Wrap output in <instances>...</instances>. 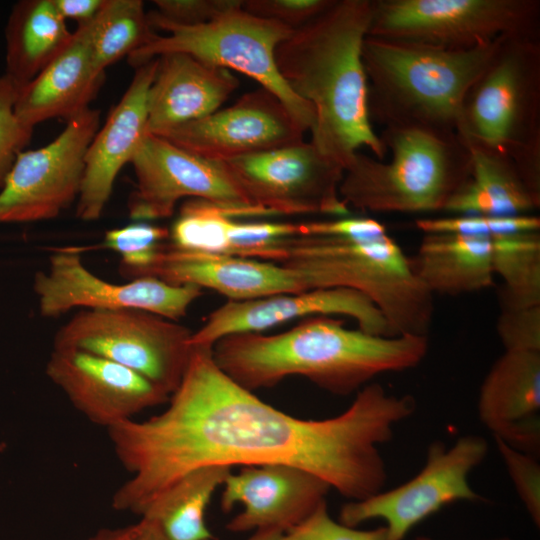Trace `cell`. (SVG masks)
Listing matches in <instances>:
<instances>
[{"instance_id":"obj_33","label":"cell","mask_w":540,"mask_h":540,"mask_svg":"<svg viewBox=\"0 0 540 540\" xmlns=\"http://www.w3.org/2000/svg\"><path fill=\"white\" fill-rule=\"evenodd\" d=\"M19 90L6 74L0 76V189L33 133V128L23 124L15 114Z\"/></svg>"},{"instance_id":"obj_7","label":"cell","mask_w":540,"mask_h":540,"mask_svg":"<svg viewBox=\"0 0 540 540\" xmlns=\"http://www.w3.org/2000/svg\"><path fill=\"white\" fill-rule=\"evenodd\" d=\"M457 134L512 158L540 193L539 37L503 41L466 95Z\"/></svg>"},{"instance_id":"obj_35","label":"cell","mask_w":540,"mask_h":540,"mask_svg":"<svg viewBox=\"0 0 540 540\" xmlns=\"http://www.w3.org/2000/svg\"><path fill=\"white\" fill-rule=\"evenodd\" d=\"M282 540H387V531L385 526L360 530L337 522L324 502L304 521L287 530Z\"/></svg>"},{"instance_id":"obj_25","label":"cell","mask_w":540,"mask_h":540,"mask_svg":"<svg viewBox=\"0 0 540 540\" xmlns=\"http://www.w3.org/2000/svg\"><path fill=\"white\" fill-rule=\"evenodd\" d=\"M464 142L470 153V174L443 211L455 215L513 216L539 208L540 195L531 188L512 158Z\"/></svg>"},{"instance_id":"obj_17","label":"cell","mask_w":540,"mask_h":540,"mask_svg":"<svg viewBox=\"0 0 540 540\" xmlns=\"http://www.w3.org/2000/svg\"><path fill=\"white\" fill-rule=\"evenodd\" d=\"M319 315L350 317L366 333L393 336L384 315L365 294L349 288H321L250 300H227L193 332L191 345L213 347L228 335L264 332L294 319Z\"/></svg>"},{"instance_id":"obj_13","label":"cell","mask_w":540,"mask_h":540,"mask_svg":"<svg viewBox=\"0 0 540 540\" xmlns=\"http://www.w3.org/2000/svg\"><path fill=\"white\" fill-rule=\"evenodd\" d=\"M100 114L98 109H84L69 118L49 144L17 156L0 189V224L53 219L77 201Z\"/></svg>"},{"instance_id":"obj_21","label":"cell","mask_w":540,"mask_h":540,"mask_svg":"<svg viewBox=\"0 0 540 540\" xmlns=\"http://www.w3.org/2000/svg\"><path fill=\"white\" fill-rule=\"evenodd\" d=\"M143 277H155L173 285L210 289L233 301L305 291L296 272L283 265L184 250L170 244H165Z\"/></svg>"},{"instance_id":"obj_9","label":"cell","mask_w":540,"mask_h":540,"mask_svg":"<svg viewBox=\"0 0 540 540\" xmlns=\"http://www.w3.org/2000/svg\"><path fill=\"white\" fill-rule=\"evenodd\" d=\"M538 0H373L368 35L451 50L539 37Z\"/></svg>"},{"instance_id":"obj_42","label":"cell","mask_w":540,"mask_h":540,"mask_svg":"<svg viewBox=\"0 0 540 540\" xmlns=\"http://www.w3.org/2000/svg\"><path fill=\"white\" fill-rule=\"evenodd\" d=\"M284 531L275 528L258 529L247 540H282Z\"/></svg>"},{"instance_id":"obj_4","label":"cell","mask_w":540,"mask_h":540,"mask_svg":"<svg viewBox=\"0 0 540 540\" xmlns=\"http://www.w3.org/2000/svg\"><path fill=\"white\" fill-rule=\"evenodd\" d=\"M506 39L451 50L367 36L362 61L370 119L384 128L457 133L467 93Z\"/></svg>"},{"instance_id":"obj_20","label":"cell","mask_w":540,"mask_h":540,"mask_svg":"<svg viewBox=\"0 0 540 540\" xmlns=\"http://www.w3.org/2000/svg\"><path fill=\"white\" fill-rule=\"evenodd\" d=\"M158 63L156 57L136 68L124 95L88 147L76 203V216L83 221H95L101 216L118 173L131 162L147 133L148 93Z\"/></svg>"},{"instance_id":"obj_5","label":"cell","mask_w":540,"mask_h":540,"mask_svg":"<svg viewBox=\"0 0 540 540\" xmlns=\"http://www.w3.org/2000/svg\"><path fill=\"white\" fill-rule=\"evenodd\" d=\"M271 262L295 271L305 290L349 288L365 294L384 315L393 336H428L434 295L387 233L361 238L293 236L277 245Z\"/></svg>"},{"instance_id":"obj_19","label":"cell","mask_w":540,"mask_h":540,"mask_svg":"<svg viewBox=\"0 0 540 540\" xmlns=\"http://www.w3.org/2000/svg\"><path fill=\"white\" fill-rule=\"evenodd\" d=\"M223 485L221 508L243 510L226 525L231 532L275 528L286 532L309 517L321 504L330 486L317 476L282 464L246 466L230 473Z\"/></svg>"},{"instance_id":"obj_15","label":"cell","mask_w":540,"mask_h":540,"mask_svg":"<svg viewBox=\"0 0 540 540\" xmlns=\"http://www.w3.org/2000/svg\"><path fill=\"white\" fill-rule=\"evenodd\" d=\"M80 253L77 248L59 249L50 255L47 270L35 274L33 289L43 317L56 318L74 308H131L178 321L203 294L199 287L155 277L107 282L88 270Z\"/></svg>"},{"instance_id":"obj_12","label":"cell","mask_w":540,"mask_h":540,"mask_svg":"<svg viewBox=\"0 0 540 540\" xmlns=\"http://www.w3.org/2000/svg\"><path fill=\"white\" fill-rule=\"evenodd\" d=\"M487 452V441L479 435L462 436L451 447L435 441L419 473L395 488L344 504L339 522L357 527L371 519H383L387 540H403L417 524L444 506L481 499L468 477Z\"/></svg>"},{"instance_id":"obj_39","label":"cell","mask_w":540,"mask_h":540,"mask_svg":"<svg viewBox=\"0 0 540 540\" xmlns=\"http://www.w3.org/2000/svg\"><path fill=\"white\" fill-rule=\"evenodd\" d=\"M299 236L361 238L387 233L386 227L370 217H336L332 220L299 223Z\"/></svg>"},{"instance_id":"obj_10","label":"cell","mask_w":540,"mask_h":540,"mask_svg":"<svg viewBox=\"0 0 540 540\" xmlns=\"http://www.w3.org/2000/svg\"><path fill=\"white\" fill-rule=\"evenodd\" d=\"M192 334L177 321L140 309H83L57 330L53 348L112 360L171 396L188 368Z\"/></svg>"},{"instance_id":"obj_23","label":"cell","mask_w":540,"mask_h":540,"mask_svg":"<svg viewBox=\"0 0 540 540\" xmlns=\"http://www.w3.org/2000/svg\"><path fill=\"white\" fill-rule=\"evenodd\" d=\"M158 60L148 93L147 132L154 135L214 113L239 86L230 70L186 53Z\"/></svg>"},{"instance_id":"obj_18","label":"cell","mask_w":540,"mask_h":540,"mask_svg":"<svg viewBox=\"0 0 540 540\" xmlns=\"http://www.w3.org/2000/svg\"><path fill=\"white\" fill-rule=\"evenodd\" d=\"M45 374L75 409L107 429L170 398L136 371L75 349L53 348Z\"/></svg>"},{"instance_id":"obj_22","label":"cell","mask_w":540,"mask_h":540,"mask_svg":"<svg viewBox=\"0 0 540 540\" xmlns=\"http://www.w3.org/2000/svg\"><path fill=\"white\" fill-rule=\"evenodd\" d=\"M478 414L494 437L538 457L540 352L505 351L481 384Z\"/></svg>"},{"instance_id":"obj_14","label":"cell","mask_w":540,"mask_h":540,"mask_svg":"<svg viewBox=\"0 0 540 540\" xmlns=\"http://www.w3.org/2000/svg\"><path fill=\"white\" fill-rule=\"evenodd\" d=\"M263 215L328 214L347 216L340 197L344 169L311 142L224 161Z\"/></svg>"},{"instance_id":"obj_2","label":"cell","mask_w":540,"mask_h":540,"mask_svg":"<svg viewBox=\"0 0 540 540\" xmlns=\"http://www.w3.org/2000/svg\"><path fill=\"white\" fill-rule=\"evenodd\" d=\"M373 0H333L276 49L278 72L315 113L311 143L343 169L362 147L381 160L387 149L374 132L362 47Z\"/></svg>"},{"instance_id":"obj_40","label":"cell","mask_w":540,"mask_h":540,"mask_svg":"<svg viewBox=\"0 0 540 540\" xmlns=\"http://www.w3.org/2000/svg\"><path fill=\"white\" fill-rule=\"evenodd\" d=\"M86 540H168L159 526L152 520L141 517L134 524L105 528Z\"/></svg>"},{"instance_id":"obj_26","label":"cell","mask_w":540,"mask_h":540,"mask_svg":"<svg viewBox=\"0 0 540 540\" xmlns=\"http://www.w3.org/2000/svg\"><path fill=\"white\" fill-rule=\"evenodd\" d=\"M411 268L432 294L456 296L493 284L492 240L450 233L423 234Z\"/></svg>"},{"instance_id":"obj_11","label":"cell","mask_w":540,"mask_h":540,"mask_svg":"<svg viewBox=\"0 0 540 540\" xmlns=\"http://www.w3.org/2000/svg\"><path fill=\"white\" fill-rule=\"evenodd\" d=\"M130 163L136 186L128 213L135 221L169 218L184 198L208 201L236 219L261 216L224 161L193 154L147 132Z\"/></svg>"},{"instance_id":"obj_29","label":"cell","mask_w":540,"mask_h":540,"mask_svg":"<svg viewBox=\"0 0 540 540\" xmlns=\"http://www.w3.org/2000/svg\"><path fill=\"white\" fill-rule=\"evenodd\" d=\"M158 34L151 26L141 0H105L91 20L90 45L95 70L105 69L140 49Z\"/></svg>"},{"instance_id":"obj_3","label":"cell","mask_w":540,"mask_h":540,"mask_svg":"<svg viewBox=\"0 0 540 540\" xmlns=\"http://www.w3.org/2000/svg\"><path fill=\"white\" fill-rule=\"evenodd\" d=\"M336 316H312L278 334L228 335L212 347L216 364L235 382L254 391L290 376L348 395L375 376L419 365L428 336H379L345 327Z\"/></svg>"},{"instance_id":"obj_30","label":"cell","mask_w":540,"mask_h":540,"mask_svg":"<svg viewBox=\"0 0 540 540\" xmlns=\"http://www.w3.org/2000/svg\"><path fill=\"white\" fill-rule=\"evenodd\" d=\"M491 240L494 275L503 281L499 288L501 309L540 306V231Z\"/></svg>"},{"instance_id":"obj_37","label":"cell","mask_w":540,"mask_h":540,"mask_svg":"<svg viewBox=\"0 0 540 540\" xmlns=\"http://www.w3.org/2000/svg\"><path fill=\"white\" fill-rule=\"evenodd\" d=\"M333 0H243L242 8L259 18L297 30L320 15Z\"/></svg>"},{"instance_id":"obj_6","label":"cell","mask_w":540,"mask_h":540,"mask_svg":"<svg viewBox=\"0 0 540 540\" xmlns=\"http://www.w3.org/2000/svg\"><path fill=\"white\" fill-rule=\"evenodd\" d=\"M379 137L391 150L389 162L357 152L344 169L339 193L349 209L378 213L444 210L469 177L470 153L457 133L384 128Z\"/></svg>"},{"instance_id":"obj_28","label":"cell","mask_w":540,"mask_h":540,"mask_svg":"<svg viewBox=\"0 0 540 540\" xmlns=\"http://www.w3.org/2000/svg\"><path fill=\"white\" fill-rule=\"evenodd\" d=\"M230 473L226 466L193 470L156 496L140 517L154 521L168 540H212L205 513Z\"/></svg>"},{"instance_id":"obj_1","label":"cell","mask_w":540,"mask_h":540,"mask_svg":"<svg viewBox=\"0 0 540 540\" xmlns=\"http://www.w3.org/2000/svg\"><path fill=\"white\" fill-rule=\"evenodd\" d=\"M168 407L145 421L107 429L131 474L112 497L117 511L140 515L162 491L208 466L282 464L303 469L351 501L383 490L387 470L379 447L416 409L411 395L362 387L341 414L301 419L265 403L216 364L212 347L194 346Z\"/></svg>"},{"instance_id":"obj_38","label":"cell","mask_w":540,"mask_h":540,"mask_svg":"<svg viewBox=\"0 0 540 540\" xmlns=\"http://www.w3.org/2000/svg\"><path fill=\"white\" fill-rule=\"evenodd\" d=\"M155 13L180 26L206 24L220 15L240 7L243 0H155Z\"/></svg>"},{"instance_id":"obj_32","label":"cell","mask_w":540,"mask_h":540,"mask_svg":"<svg viewBox=\"0 0 540 540\" xmlns=\"http://www.w3.org/2000/svg\"><path fill=\"white\" fill-rule=\"evenodd\" d=\"M415 226L423 234L450 233L493 239L509 234L540 231V218L531 214L455 215L417 219Z\"/></svg>"},{"instance_id":"obj_31","label":"cell","mask_w":540,"mask_h":540,"mask_svg":"<svg viewBox=\"0 0 540 540\" xmlns=\"http://www.w3.org/2000/svg\"><path fill=\"white\" fill-rule=\"evenodd\" d=\"M166 240H169L168 228L136 221L106 231L102 247L119 254L121 274L133 280L143 277Z\"/></svg>"},{"instance_id":"obj_36","label":"cell","mask_w":540,"mask_h":540,"mask_svg":"<svg viewBox=\"0 0 540 540\" xmlns=\"http://www.w3.org/2000/svg\"><path fill=\"white\" fill-rule=\"evenodd\" d=\"M496 330L505 351L540 352V306L500 309Z\"/></svg>"},{"instance_id":"obj_43","label":"cell","mask_w":540,"mask_h":540,"mask_svg":"<svg viewBox=\"0 0 540 540\" xmlns=\"http://www.w3.org/2000/svg\"><path fill=\"white\" fill-rule=\"evenodd\" d=\"M415 540H433L429 537H426V536H420V537H417ZM494 540H511L509 538H498V539H494Z\"/></svg>"},{"instance_id":"obj_24","label":"cell","mask_w":540,"mask_h":540,"mask_svg":"<svg viewBox=\"0 0 540 540\" xmlns=\"http://www.w3.org/2000/svg\"><path fill=\"white\" fill-rule=\"evenodd\" d=\"M90 35L91 21L79 24L66 47L19 90L14 110L23 124L68 120L90 107L105 77L93 66Z\"/></svg>"},{"instance_id":"obj_34","label":"cell","mask_w":540,"mask_h":540,"mask_svg":"<svg viewBox=\"0 0 540 540\" xmlns=\"http://www.w3.org/2000/svg\"><path fill=\"white\" fill-rule=\"evenodd\" d=\"M514 488L533 522L540 525V464L537 457L494 437Z\"/></svg>"},{"instance_id":"obj_27","label":"cell","mask_w":540,"mask_h":540,"mask_svg":"<svg viewBox=\"0 0 540 540\" xmlns=\"http://www.w3.org/2000/svg\"><path fill=\"white\" fill-rule=\"evenodd\" d=\"M72 35L53 0L18 1L5 28L4 74L21 89L66 47Z\"/></svg>"},{"instance_id":"obj_8","label":"cell","mask_w":540,"mask_h":540,"mask_svg":"<svg viewBox=\"0 0 540 540\" xmlns=\"http://www.w3.org/2000/svg\"><path fill=\"white\" fill-rule=\"evenodd\" d=\"M153 29L168 33L128 56L135 68L163 54L181 52L196 59L228 70H235L256 80L262 88L273 93L305 130L315 122L312 106L291 91L280 76L275 52L279 44L294 30L283 24L256 17L242 6L229 10L216 19L198 26L172 24L155 11L148 13Z\"/></svg>"},{"instance_id":"obj_16","label":"cell","mask_w":540,"mask_h":540,"mask_svg":"<svg viewBox=\"0 0 540 540\" xmlns=\"http://www.w3.org/2000/svg\"><path fill=\"white\" fill-rule=\"evenodd\" d=\"M305 133L285 105L261 88L157 136L201 157L228 161L301 142Z\"/></svg>"},{"instance_id":"obj_41","label":"cell","mask_w":540,"mask_h":540,"mask_svg":"<svg viewBox=\"0 0 540 540\" xmlns=\"http://www.w3.org/2000/svg\"><path fill=\"white\" fill-rule=\"evenodd\" d=\"M61 16L73 19L79 24H85L98 14L105 0H53Z\"/></svg>"}]
</instances>
